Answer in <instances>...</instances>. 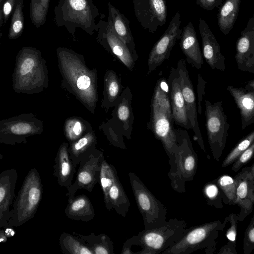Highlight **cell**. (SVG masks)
I'll list each match as a JSON object with an SVG mask.
<instances>
[{
	"label": "cell",
	"instance_id": "13",
	"mask_svg": "<svg viewBox=\"0 0 254 254\" xmlns=\"http://www.w3.org/2000/svg\"><path fill=\"white\" fill-rule=\"evenodd\" d=\"M236 204L240 208L238 221H243L251 213L254 203V164L243 168L234 177Z\"/></svg>",
	"mask_w": 254,
	"mask_h": 254
},
{
	"label": "cell",
	"instance_id": "32",
	"mask_svg": "<svg viewBox=\"0 0 254 254\" xmlns=\"http://www.w3.org/2000/svg\"><path fill=\"white\" fill-rule=\"evenodd\" d=\"M168 90L167 82L164 78H161L156 84L153 100L173 118Z\"/></svg>",
	"mask_w": 254,
	"mask_h": 254
},
{
	"label": "cell",
	"instance_id": "27",
	"mask_svg": "<svg viewBox=\"0 0 254 254\" xmlns=\"http://www.w3.org/2000/svg\"><path fill=\"white\" fill-rule=\"evenodd\" d=\"M62 252L65 254H93L92 251L73 234L63 233L60 238Z\"/></svg>",
	"mask_w": 254,
	"mask_h": 254
},
{
	"label": "cell",
	"instance_id": "10",
	"mask_svg": "<svg viewBox=\"0 0 254 254\" xmlns=\"http://www.w3.org/2000/svg\"><path fill=\"white\" fill-rule=\"evenodd\" d=\"M135 16L141 27L155 32L167 20L166 0H133Z\"/></svg>",
	"mask_w": 254,
	"mask_h": 254
},
{
	"label": "cell",
	"instance_id": "48",
	"mask_svg": "<svg viewBox=\"0 0 254 254\" xmlns=\"http://www.w3.org/2000/svg\"><path fill=\"white\" fill-rule=\"evenodd\" d=\"M4 194V190L2 188H0V202L3 199Z\"/></svg>",
	"mask_w": 254,
	"mask_h": 254
},
{
	"label": "cell",
	"instance_id": "30",
	"mask_svg": "<svg viewBox=\"0 0 254 254\" xmlns=\"http://www.w3.org/2000/svg\"><path fill=\"white\" fill-rule=\"evenodd\" d=\"M50 0H30V17L37 28L45 24Z\"/></svg>",
	"mask_w": 254,
	"mask_h": 254
},
{
	"label": "cell",
	"instance_id": "7",
	"mask_svg": "<svg viewBox=\"0 0 254 254\" xmlns=\"http://www.w3.org/2000/svg\"><path fill=\"white\" fill-rule=\"evenodd\" d=\"M206 128L208 143L212 156L219 162L225 148L230 124L222 106V100L212 104L205 100Z\"/></svg>",
	"mask_w": 254,
	"mask_h": 254
},
{
	"label": "cell",
	"instance_id": "18",
	"mask_svg": "<svg viewBox=\"0 0 254 254\" xmlns=\"http://www.w3.org/2000/svg\"><path fill=\"white\" fill-rule=\"evenodd\" d=\"M179 40L180 48L187 62L196 69H200L203 64V58L191 21L184 27Z\"/></svg>",
	"mask_w": 254,
	"mask_h": 254
},
{
	"label": "cell",
	"instance_id": "21",
	"mask_svg": "<svg viewBox=\"0 0 254 254\" xmlns=\"http://www.w3.org/2000/svg\"><path fill=\"white\" fill-rule=\"evenodd\" d=\"M65 216L75 221L88 222L95 216L94 207L89 198L84 194L74 196L64 209Z\"/></svg>",
	"mask_w": 254,
	"mask_h": 254
},
{
	"label": "cell",
	"instance_id": "9",
	"mask_svg": "<svg viewBox=\"0 0 254 254\" xmlns=\"http://www.w3.org/2000/svg\"><path fill=\"white\" fill-rule=\"evenodd\" d=\"M176 68L180 77L181 90L184 99L187 117L194 133L193 139L197 141L209 160L210 157L205 149L202 136L199 127L195 93L189 76L186 61L184 59L178 61Z\"/></svg>",
	"mask_w": 254,
	"mask_h": 254
},
{
	"label": "cell",
	"instance_id": "6",
	"mask_svg": "<svg viewBox=\"0 0 254 254\" xmlns=\"http://www.w3.org/2000/svg\"><path fill=\"white\" fill-rule=\"evenodd\" d=\"M131 187L137 208L144 222V230L157 228L166 221L167 208L148 189L133 172L128 174Z\"/></svg>",
	"mask_w": 254,
	"mask_h": 254
},
{
	"label": "cell",
	"instance_id": "29",
	"mask_svg": "<svg viewBox=\"0 0 254 254\" xmlns=\"http://www.w3.org/2000/svg\"><path fill=\"white\" fill-rule=\"evenodd\" d=\"M223 194V202L229 205H236V187L234 178L223 175L215 180Z\"/></svg>",
	"mask_w": 254,
	"mask_h": 254
},
{
	"label": "cell",
	"instance_id": "45",
	"mask_svg": "<svg viewBox=\"0 0 254 254\" xmlns=\"http://www.w3.org/2000/svg\"><path fill=\"white\" fill-rule=\"evenodd\" d=\"M81 126L79 122H76L73 128V131L75 136H78L81 132Z\"/></svg>",
	"mask_w": 254,
	"mask_h": 254
},
{
	"label": "cell",
	"instance_id": "22",
	"mask_svg": "<svg viewBox=\"0 0 254 254\" xmlns=\"http://www.w3.org/2000/svg\"><path fill=\"white\" fill-rule=\"evenodd\" d=\"M109 15L107 22L115 33L126 45L133 46V38L130 30L129 20L113 6L108 3Z\"/></svg>",
	"mask_w": 254,
	"mask_h": 254
},
{
	"label": "cell",
	"instance_id": "36",
	"mask_svg": "<svg viewBox=\"0 0 254 254\" xmlns=\"http://www.w3.org/2000/svg\"><path fill=\"white\" fill-rule=\"evenodd\" d=\"M230 226L226 232V236L229 241L236 244L238 217L237 214L231 213L229 215Z\"/></svg>",
	"mask_w": 254,
	"mask_h": 254
},
{
	"label": "cell",
	"instance_id": "50",
	"mask_svg": "<svg viewBox=\"0 0 254 254\" xmlns=\"http://www.w3.org/2000/svg\"><path fill=\"white\" fill-rule=\"evenodd\" d=\"M14 234V232L13 231L11 233V235H13Z\"/></svg>",
	"mask_w": 254,
	"mask_h": 254
},
{
	"label": "cell",
	"instance_id": "1",
	"mask_svg": "<svg viewBox=\"0 0 254 254\" xmlns=\"http://www.w3.org/2000/svg\"><path fill=\"white\" fill-rule=\"evenodd\" d=\"M54 13L56 25L64 26L74 37L76 28L91 36L98 30L96 20L100 14L93 0H59Z\"/></svg>",
	"mask_w": 254,
	"mask_h": 254
},
{
	"label": "cell",
	"instance_id": "41",
	"mask_svg": "<svg viewBox=\"0 0 254 254\" xmlns=\"http://www.w3.org/2000/svg\"><path fill=\"white\" fill-rule=\"evenodd\" d=\"M29 201L32 205L36 204L39 201L41 192L39 189L34 187L31 189L29 192Z\"/></svg>",
	"mask_w": 254,
	"mask_h": 254
},
{
	"label": "cell",
	"instance_id": "15",
	"mask_svg": "<svg viewBox=\"0 0 254 254\" xmlns=\"http://www.w3.org/2000/svg\"><path fill=\"white\" fill-rule=\"evenodd\" d=\"M235 58L238 68L254 73V18L249 20L236 44Z\"/></svg>",
	"mask_w": 254,
	"mask_h": 254
},
{
	"label": "cell",
	"instance_id": "38",
	"mask_svg": "<svg viewBox=\"0 0 254 254\" xmlns=\"http://www.w3.org/2000/svg\"><path fill=\"white\" fill-rule=\"evenodd\" d=\"M223 0H196V3L202 8L211 10L214 8H219Z\"/></svg>",
	"mask_w": 254,
	"mask_h": 254
},
{
	"label": "cell",
	"instance_id": "37",
	"mask_svg": "<svg viewBox=\"0 0 254 254\" xmlns=\"http://www.w3.org/2000/svg\"><path fill=\"white\" fill-rule=\"evenodd\" d=\"M18 0H6L2 5L3 22L6 23L12 14Z\"/></svg>",
	"mask_w": 254,
	"mask_h": 254
},
{
	"label": "cell",
	"instance_id": "2",
	"mask_svg": "<svg viewBox=\"0 0 254 254\" xmlns=\"http://www.w3.org/2000/svg\"><path fill=\"white\" fill-rule=\"evenodd\" d=\"M228 216L223 221L217 220L187 228L182 237L162 254H190L204 249L206 254H213L216 250L219 232L228 223Z\"/></svg>",
	"mask_w": 254,
	"mask_h": 254
},
{
	"label": "cell",
	"instance_id": "4",
	"mask_svg": "<svg viewBox=\"0 0 254 254\" xmlns=\"http://www.w3.org/2000/svg\"><path fill=\"white\" fill-rule=\"evenodd\" d=\"M187 228L184 220L172 218L159 227L144 230L128 240L131 245L142 248L135 254H159L176 243Z\"/></svg>",
	"mask_w": 254,
	"mask_h": 254
},
{
	"label": "cell",
	"instance_id": "47",
	"mask_svg": "<svg viewBox=\"0 0 254 254\" xmlns=\"http://www.w3.org/2000/svg\"><path fill=\"white\" fill-rule=\"evenodd\" d=\"M2 5H0V28L3 22V19L2 16Z\"/></svg>",
	"mask_w": 254,
	"mask_h": 254
},
{
	"label": "cell",
	"instance_id": "34",
	"mask_svg": "<svg viewBox=\"0 0 254 254\" xmlns=\"http://www.w3.org/2000/svg\"><path fill=\"white\" fill-rule=\"evenodd\" d=\"M254 249V217H252L244 233V254H250Z\"/></svg>",
	"mask_w": 254,
	"mask_h": 254
},
{
	"label": "cell",
	"instance_id": "43",
	"mask_svg": "<svg viewBox=\"0 0 254 254\" xmlns=\"http://www.w3.org/2000/svg\"><path fill=\"white\" fill-rule=\"evenodd\" d=\"M118 116L122 121L126 120L129 116V110L128 108L125 106H121L118 110Z\"/></svg>",
	"mask_w": 254,
	"mask_h": 254
},
{
	"label": "cell",
	"instance_id": "24",
	"mask_svg": "<svg viewBox=\"0 0 254 254\" xmlns=\"http://www.w3.org/2000/svg\"><path fill=\"white\" fill-rule=\"evenodd\" d=\"M108 210L110 211L113 208L118 214L124 217H126L130 202L119 178L108 191Z\"/></svg>",
	"mask_w": 254,
	"mask_h": 254
},
{
	"label": "cell",
	"instance_id": "26",
	"mask_svg": "<svg viewBox=\"0 0 254 254\" xmlns=\"http://www.w3.org/2000/svg\"><path fill=\"white\" fill-rule=\"evenodd\" d=\"M118 178L117 171L114 166L109 163L104 159L102 161L100 170L98 183H99L103 191L105 205L106 208L108 205V191Z\"/></svg>",
	"mask_w": 254,
	"mask_h": 254
},
{
	"label": "cell",
	"instance_id": "35",
	"mask_svg": "<svg viewBox=\"0 0 254 254\" xmlns=\"http://www.w3.org/2000/svg\"><path fill=\"white\" fill-rule=\"evenodd\" d=\"M254 153V142L245 150L233 163L231 170L237 172L253 157Z\"/></svg>",
	"mask_w": 254,
	"mask_h": 254
},
{
	"label": "cell",
	"instance_id": "49",
	"mask_svg": "<svg viewBox=\"0 0 254 254\" xmlns=\"http://www.w3.org/2000/svg\"><path fill=\"white\" fill-rule=\"evenodd\" d=\"M5 0H0V5H2V4L3 3V2H4Z\"/></svg>",
	"mask_w": 254,
	"mask_h": 254
},
{
	"label": "cell",
	"instance_id": "40",
	"mask_svg": "<svg viewBox=\"0 0 254 254\" xmlns=\"http://www.w3.org/2000/svg\"><path fill=\"white\" fill-rule=\"evenodd\" d=\"M235 247L236 244L229 241L226 245L221 247L218 254H237Z\"/></svg>",
	"mask_w": 254,
	"mask_h": 254
},
{
	"label": "cell",
	"instance_id": "44",
	"mask_svg": "<svg viewBox=\"0 0 254 254\" xmlns=\"http://www.w3.org/2000/svg\"><path fill=\"white\" fill-rule=\"evenodd\" d=\"M118 90L119 87L116 81H112L109 88L110 95L112 97L116 96L118 94Z\"/></svg>",
	"mask_w": 254,
	"mask_h": 254
},
{
	"label": "cell",
	"instance_id": "3",
	"mask_svg": "<svg viewBox=\"0 0 254 254\" xmlns=\"http://www.w3.org/2000/svg\"><path fill=\"white\" fill-rule=\"evenodd\" d=\"M174 130L178 149L169 163L170 169L168 176L172 189L183 193L186 191V183L192 181L195 175L198 157L188 132L180 128Z\"/></svg>",
	"mask_w": 254,
	"mask_h": 254
},
{
	"label": "cell",
	"instance_id": "31",
	"mask_svg": "<svg viewBox=\"0 0 254 254\" xmlns=\"http://www.w3.org/2000/svg\"><path fill=\"white\" fill-rule=\"evenodd\" d=\"M202 192L207 204L216 208H222L223 207L222 192L215 180L204 185Z\"/></svg>",
	"mask_w": 254,
	"mask_h": 254
},
{
	"label": "cell",
	"instance_id": "46",
	"mask_svg": "<svg viewBox=\"0 0 254 254\" xmlns=\"http://www.w3.org/2000/svg\"><path fill=\"white\" fill-rule=\"evenodd\" d=\"M245 88L248 90L254 91V80L249 81L246 85Z\"/></svg>",
	"mask_w": 254,
	"mask_h": 254
},
{
	"label": "cell",
	"instance_id": "5",
	"mask_svg": "<svg viewBox=\"0 0 254 254\" xmlns=\"http://www.w3.org/2000/svg\"><path fill=\"white\" fill-rule=\"evenodd\" d=\"M12 75L15 92L33 94L37 92L42 82L41 52L32 47H24L18 52Z\"/></svg>",
	"mask_w": 254,
	"mask_h": 254
},
{
	"label": "cell",
	"instance_id": "19",
	"mask_svg": "<svg viewBox=\"0 0 254 254\" xmlns=\"http://www.w3.org/2000/svg\"><path fill=\"white\" fill-rule=\"evenodd\" d=\"M227 90L240 110L242 129H244L254 123V91L232 85H229Z\"/></svg>",
	"mask_w": 254,
	"mask_h": 254
},
{
	"label": "cell",
	"instance_id": "25",
	"mask_svg": "<svg viewBox=\"0 0 254 254\" xmlns=\"http://www.w3.org/2000/svg\"><path fill=\"white\" fill-rule=\"evenodd\" d=\"M72 234L89 248L93 254H114L113 243L105 234L83 235L73 232Z\"/></svg>",
	"mask_w": 254,
	"mask_h": 254
},
{
	"label": "cell",
	"instance_id": "17",
	"mask_svg": "<svg viewBox=\"0 0 254 254\" xmlns=\"http://www.w3.org/2000/svg\"><path fill=\"white\" fill-rule=\"evenodd\" d=\"M198 29L205 61L212 69L225 71V57L221 52L220 45L206 22L201 18L199 19Z\"/></svg>",
	"mask_w": 254,
	"mask_h": 254
},
{
	"label": "cell",
	"instance_id": "23",
	"mask_svg": "<svg viewBox=\"0 0 254 254\" xmlns=\"http://www.w3.org/2000/svg\"><path fill=\"white\" fill-rule=\"evenodd\" d=\"M241 0H225L219 7L218 25L221 32L228 34L233 28L238 17Z\"/></svg>",
	"mask_w": 254,
	"mask_h": 254
},
{
	"label": "cell",
	"instance_id": "39",
	"mask_svg": "<svg viewBox=\"0 0 254 254\" xmlns=\"http://www.w3.org/2000/svg\"><path fill=\"white\" fill-rule=\"evenodd\" d=\"M198 85L197 91L198 96V113L201 114V102L202 100V96L204 95V88L206 82L203 80L200 74H198Z\"/></svg>",
	"mask_w": 254,
	"mask_h": 254
},
{
	"label": "cell",
	"instance_id": "12",
	"mask_svg": "<svg viewBox=\"0 0 254 254\" xmlns=\"http://www.w3.org/2000/svg\"><path fill=\"white\" fill-rule=\"evenodd\" d=\"M104 159L101 152H93L85 161L79 163L75 181L67 189L68 202L72 200L79 189L92 191L95 185L99 183L100 170Z\"/></svg>",
	"mask_w": 254,
	"mask_h": 254
},
{
	"label": "cell",
	"instance_id": "16",
	"mask_svg": "<svg viewBox=\"0 0 254 254\" xmlns=\"http://www.w3.org/2000/svg\"><path fill=\"white\" fill-rule=\"evenodd\" d=\"M168 88L173 121L187 129H191L187 115L184 97L182 94L180 77L177 68L172 67L168 77Z\"/></svg>",
	"mask_w": 254,
	"mask_h": 254
},
{
	"label": "cell",
	"instance_id": "51",
	"mask_svg": "<svg viewBox=\"0 0 254 254\" xmlns=\"http://www.w3.org/2000/svg\"><path fill=\"white\" fill-rule=\"evenodd\" d=\"M2 240H3L2 239H0V242H1Z\"/></svg>",
	"mask_w": 254,
	"mask_h": 254
},
{
	"label": "cell",
	"instance_id": "8",
	"mask_svg": "<svg viewBox=\"0 0 254 254\" xmlns=\"http://www.w3.org/2000/svg\"><path fill=\"white\" fill-rule=\"evenodd\" d=\"M173 119L167 112L153 100L152 104L151 128L155 136L162 143L171 163L178 149Z\"/></svg>",
	"mask_w": 254,
	"mask_h": 254
},
{
	"label": "cell",
	"instance_id": "42",
	"mask_svg": "<svg viewBox=\"0 0 254 254\" xmlns=\"http://www.w3.org/2000/svg\"><path fill=\"white\" fill-rule=\"evenodd\" d=\"M90 84V79L86 75L80 76L77 81V86L79 89H86Z\"/></svg>",
	"mask_w": 254,
	"mask_h": 254
},
{
	"label": "cell",
	"instance_id": "14",
	"mask_svg": "<svg viewBox=\"0 0 254 254\" xmlns=\"http://www.w3.org/2000/svg\"><path fill=\"white\" fill-rule=\"evenodd\" d=\"M39 121L31 113H25L0 121V138L26 137L38 133Z\"/></svg>",
	"mask_w": 254,
	"mask_h": 254
},
{
	"label": "cell",
	"instance_id": "11",
	"mask_svg": "<svg viewBox=\"0 0 254 254\" xmlns=\"http://www.w3.org/2000/svg\"><path fill=\"white\" fill-rule=\"evenodd\" d=\"M181 23V15L177 12L151 51L148 60L150 72L169 59L172 48L180 38L182 32L180 28Z\"/></svg>",
	"mask_w": 254,
	"mask_h": 254
},
{
	"label": "cell",
	"instance_id": "33",
	"mask_svg": "<svg viewBox=\"0 0 254 254\" xmlns=\"http://www.w3.org/2000/svg\"><path fill=\"white\" fill-rule=\"evenodd\" d=\"M254 142V131H251L242 138L230 151L223 160L222 167H226L232 164L237 158Z\"/></svg>",
	"mask_w": 254,
	"mask_h": 254
},
{
	"label": "cell",
	"instance_id": "28",
	"mask_svg": "<svg viewBox=\"0 0 254 254\" xmlns=\"http://www.w3.org/2000/svg\"><path fill=\"white\" fill-rule=\"evenodd\" d=\"M23 4L24 0H18L11 15L10 24L8 33V38L10 40L17 39L21 36L24 31Z\"/></svg>",
	"mask_w": 254,
	"mask_h": 254
},
{
	"label": "cell",
	"instance_id": "20",
	"mask_svg": "<svg viewBox=\"0 0 254 254\" xmlns=\"http://www.w3.org/2000/svg\"><path fill=\"white\" fill-rule=\"evenodd\" d=\"M67 147V143H64L60 148L55 160L54 173L58 184L66 189L72 185L76 172L69 157Z\"/></svg>",
	"mask_w": 254,
	"mask_h": 254
}]
</instances>
